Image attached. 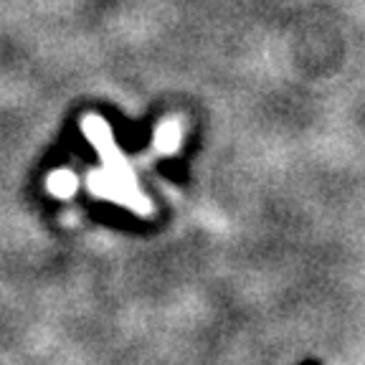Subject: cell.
Wrapping results in <instances>:
<instances>
[{"mask_svg": "<svg viewBox=\"0 0 365 365\" xmlns=\"http://www.w3.org/2000/svg\"><path fill=\"white\" fill-rule=\"evenodd\" d=\"M180 143V125L175 120H168L158 127L155 132V145H158L160 153H173Z\"/></svg>", "mask_w": 365, "mask_h": 365, "instance_id": "cell-1", "label": "cell"}, {"mask_svg": "<svg viewBox=\"0 0 365 365\" xmlns=\"http://www.w3.org/2000/svg\"><path fill=\"white\" fill-rule=\"evenodd\" d=\"M48 190H51L53 195H58V198H66V195H71L76 190V178L66 170L53 173V175L48 178Z\"/></svg>", "mask_w": 365, "mask_h": 365, "instance_id": "cell-2", "label": "cell"}]
</instances>
